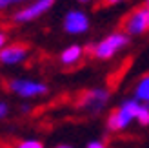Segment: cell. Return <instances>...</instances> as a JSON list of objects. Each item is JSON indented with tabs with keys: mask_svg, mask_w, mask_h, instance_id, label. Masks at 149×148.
<instances>
[{
	"mask_svg": "<svg viewBox=\"0 0 149 148\" xmlns=\"http://www.w3.org/2000/svg\"><path fill=\"white\" fill-rule=\"evenodd\" d=\"M142 102H138L135 99H125L124 102H120V106L115 108L113 112L107 115L106 126L109 132H122L127 126H131V123H135L136 112Z\"/></svg>",
	"mask_w": 149,
	"mask_h": 148,
	"instance_id": "cell-1",
	"label": "cell"
},
{
	"mask_svg": "<svg viewBox=\"0 0 149 148\" xmlns=\"http://www.w3.org/2000/svg\"><path fill=\"white\" fill-rule=\"evenodd\" d=\"M131 37H127L124 31H115L109 33L107 37H104L102 40H98L93 46V55L98 61H109L113 58L116 53H120L122 49H125L129 46Z\"/></svg>",
	"mask_w": 149,
	"mask_h": 148,
	"instance_id": "cell-2",
	"label": "cell"
},
{
	"mask_svg": "<svg viewBox=\"0 0 149 148\" xmlns=\"http://www.w3.org/2000/svg\"><path fill=\"white\" fill-rule=\"evenodd\" d=\"M9 92L18 95L22 99H33V97H42L47 93V84L38 82V80L31 79H13L7 82Z\"/></svg>",
	"mask_w": 149,
	"mask_h": 148,
	"instance_id": "cell-3",
	"label": "cell"
},
{
	"mask_svg": "<svg viewBox=\"0 0 149 148\" xmlns=\"http://www.w3.org/2000/svg\"><path fill=\"white\" fill-rule=\"evenodd\" d=\"M124 29L127 37H142L147 29H149V7L140 6L133 11L124 22Z\"/></svg>",
	"mask_w": 149,
	"mask_h": 148,
	"instance_id": "cell-4",
	"label": "cell"
},
{
	"mask_svg": "<svg viewBox=\"0 0 149 148\" xmlns=\"http://www.w3.org/2000/svg\"><path fill=\"white\" fill-rule=\"evenodd\" d=\"M56 0H31L26 7L18 9L13 15L15 22H20V24H26V22H33L36 18H40L42 15H46L51 7L55 6Z\"/></svg>",
	"mask_w": 149,
	"mask_h": 148,
	"instance_id": "cell-5",
	"label": "cell"
},
{
	"mask_svg": "<svg viewBox=\"0 0 149 148\" xmlns=\"http://www.w3.org/2000/svg\"><path fill=\"white\" fill-rule=\"evenodd\" d=\"M109 102V92L104 88H93L82 95L78 106L86 110L87 113H100Z\"/></svg>",
	"mask_w": 149,
	"mask_h": 148,
	"instance_id": "cell-6",
	"label": "cell"
},
{
	"mask_svg": "<svg viewBox=\"0 0 149 148\" xmlns=\"http://www.w3.org/2000/svg\"><path fill=\"white\" fill-rule=\"evenodd\" d=\"M89 17L80 9H71L64 17V31L69 35H82L89 29Z\"/></svg>",
	"mask_w": 149,
	"mask_h": 148,
	"instance_id": "cell-7",
	"label": "cell"
},
{
	"mask_svg": "<svg viewBox=\"0 0 149 148\" xmlns=\"http://www.w3.org/2000/svg\"><path fill=\"white\" fill-rule=\"evenodd\" d=\"M29 55V49L24 44H9L0 49V62L6 66H17L24 62Z\"/></svg>",
	"mask_w": 149,
	"mask_h": 148,
	"instance_id": "cell-8",
	"label": "cell"
},
{
	"mask_svg": "<svg viewBox=\"0 0 149 148\" xmlns=\"http://www.w3.org/2000/svg\"><path fill=\"white\" fill-rule=\"evenodd\" d=\"M82 57H84V48L80 44H71L60 53V62L64 66H74L82 61Z\"/></svg>",
	"mask_w": 149,
	"mask_h": 148,
	"instance_id": "cell-9",
	"label": "cell"
},
{
	"mask_svg": "<svg viewBox=\"0 0 149 148\" xmlns=\"http://www.w3.org/2000/svg\"><path fill=\"white\" fill-rule=\"evenodd\" d=\"M133 99L138 101V102H142V104H147V101H149V77L147 75H144L136 82V86H135V97H133Z\"/></svg>",
	"mask_w": 149,
	"mask_h": 148,
	"instance_id": "cell-10",
	"label": "cell"
},
{
	"mask_svg": "<svg viewBox=\"0 0 149 148\" xmlns=\"http://www.w3.org/2000/svg\"><path fill=\"white\" fill-rule=\"evenodd\" d=\"M135 121L138 124H142V126H147V124H149V108H147V104H140Z\"/></svg>",
	"mask_w": 149,
	"mask_h": 148,
	"instance_id": "cell-11",
	"label": "cell"
},
{
	"mask_svg": "<svg viewBox=\"0 0 149 148\" xmlns=\"http://www.w3.org/2000/svg\"><path fill=\"white\" fill-rule=\"evenodd\" d=\"M15 148H44V143L38 141V139H24Z\"/></svg>",
	"mask_w": 149,
	"mask_h": 148,
	"instance_id": "cell-12",
	"label": "cell"
},
{
	"mask_svg": "<svg viewBox=\"0 0 149 148\" xmlns=\"http://www.w3.org/2000/svg\"><path fill=\"white\" fill-rule=\"evenodd\" d=\"M7 113H9V106H7L4 101H0V121H2V119H6V117H7Z\"/></svg>",
	"mask_w": 149,
	"mask_h": 148,
	"instance_id": "cell-13",
	"label": "cell"
},
{
	"mask_svg": "<svg viewBox=\"0 0 149 148\" xmlns=\"http://www.w3.org/2000/svg\"><path fill=\"white\" fill-rule=\"evenodd\" d=\"M86 148H106V144H104L102 141H89Z\"/></svg>",
	"mask_w": 149,
	"mask_h": 148,
	"instance_id": "cell-14",
	"label": "cell"
},
{
	"mask_svg": "<svg viewBox=\"0 0 149 148\" xmlns=\"http://www.w3.org/2000/svg\"><path fill=\"white\" fill-rule=\"evenodd\" d=\"M6 40H7V37H6V33L2 31V29H0V49L6 46Z\"/></svg>",
	"mask_w": 149,
	"mask_h": 148,
	"instance_id": "cell-15",
	"label": "cell"
},
{
	"mask_svg": "<svg viewBox=\"0 0 149 148\" xmlns=\"http://www.w3.org/2000/svg\"><path fill=\"white\" fill-rule=\"evenodd\" d=\"M104 2H106V6H116V4L125 2V0H104Z\"/></svg>",
	"mask_w": 149,
	"mask_h": 148,
	"instance_id": "cell-16",
	"label": "cell"
},
{
	"mask_svg": "<svg viewBox=\"0 0 149 148\" xmlns=\"http://www.w3.org/2000/svg\"><path fill=\"white\" fill-rule=\"evenodd\" d=\"M11 4H9V0H0V11L2 9H6V7H9Z\"/></svg>",
	"mask_w": 149,
	"mask_h": 148,
	"instance_id": "cell-17",
	"label": "cell"
},
{
	"mask_svg": "<svg viewBox=\"0 0 149 148\" xmlns=\"http://www.w3.org/2000/svg\"><path fill=\"white\" fill-rule=\"evenodd\" d=\"M22 2H31V0H9V4H22Z\"/></svg>",
	"mask_w": 149,
	"mask_h": 148,
	"instance_id": "cell-18",
	"label": "cell"
},
{
	"mask_svg": "<svg viewBox=\"0 0 149 148\" xmlns=\"http://www.w3.org/2000/svg\"><path fill=\"white\" fill-rule=\"evenodd\" d=\"M55 148H73V146H69V144H58V146H55Z\"/></svg>",
	"mask_w": 149,
	"mask_h": 148,
	"instance_id": "cell-19",
	"label": "cell"
},
{
	"mask_svg": "<svg viewBox=\"0 0 149 148\" xmlns=\"http://www.w3.org/2000/svg\"><path fill=\"white\" fill-rule=\"evenodd\" d=\"M78 2H91V0H78Z\"/></svg>",
	"mask_w": 149,
	"mask_h": 148,
	"instance_id": "cell-20",
	"label": "cell"
}]
</instances>
